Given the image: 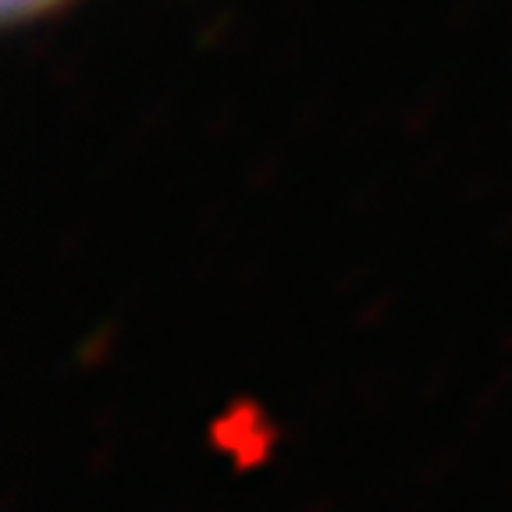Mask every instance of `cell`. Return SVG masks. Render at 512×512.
Listing matches in <instances>:
<instances>
[{
  "instance_id": "6da1fadb",
  "label": "cell",
  "mask_w": 512,
  "mask_h": 512,
  "mask_svg": "<svg viewBox=\"0 0 512 512\" xmlns=\"http://www.w3.org/2000/svg\"><path fill=\"white\" fill-rule=\"evenodd\" d=\"M50 4H57V0H4V11H8V18H22L36 15V11L50 8Z\"/></svg>"
}]
</instances>
